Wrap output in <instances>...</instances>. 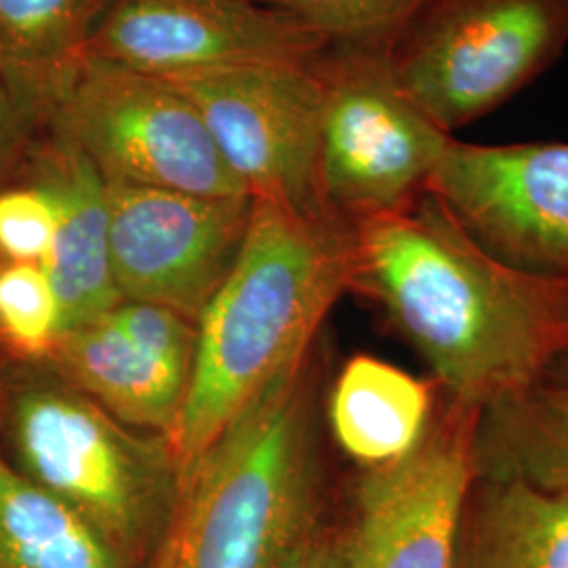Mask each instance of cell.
<instances>
[{
    "mask_svg": "<svg viewBox=\"0 0 568 568\" xmlns=\"http://www.w3.org/2000/svg\"><path fill=\"white\" fill-rule=\"evenodd\" d=\"M352 236V286L384 305L448 398L483 410L567 354L568 278L497 260L432 192Z\"/></svg>",
    "mask_w": 568,
    "mask_h": 568,
    "instance_id": "cell-1",
    "label": "cell"
},
{
    "mask_svg": "<svg viewBox=\"0 0 568 568\" xmlns=\"http://www.w3.org/2000/svg\"><path fill=\"white\" fill-rule=\"evenodd\" d=\"M352 278V225L253 201L241 253L196 321L182 413L169 436L182 478L265 387L304 365Z\"/></svg>",
    "mask_w": 568,
    "mask_h": 568,
    "instance_id": "cell-2",
    "label": "cell"
},
{
    "mask_svg": "<svg viewBox=\"0 0 568 568\" xmlns=\"http://www.w3.org/2000/svg\"><path fill=\"white\" fill-rule=\"evenodd\" d=\"M323 501L318 386L307 358L187 469L148 568H300L326 537Z\"/></svg>",
    "mask_w": 568,
    "mask_h": 568,
    "instance_id": "cell-3",
    "label": "cell"
},
{
    "mask_svg": "<svg viewBox=\"0 0 568 568\" xmlns=\"http://www.w3.org/2000/svg\"><path fill=\"white\" fill-rule=\"evenodd\" d=\"M18 375L0 398L13 466L93 528L124 568H148L178 506L171 438L112 417L65 377Z\"/></svg>",
    "mask_w": 568,
    "mask_h": 568,
    "instance_id": "cell-4",
    "label": "cell"
},
{
    "mask_svg": "<svg viewBox=\"0 0 568 568\" xmlns=\"http://www.w3.org/2000/svg\"><path fill=\"white\" fill-rule=\"evenodd\" d=\"M389 47L328 42L321 58L318 187L349 225L424 196L453 140L400 89Z\"/></svg>",
    "mask_w": 568,
    "mask_h": 568,
    "instance_id": "cell-5",
    "label": "cell"
},
{
    "mask_svg": "<svg viewBox=\"0 0 568 568\" xmlns=\"http://www.w3.org/2000/svg\"><path fill=\"white\" fill-rule=\"evenodd\" d=\"M568 47V0H432L394 37L396 81L453 135L508 103Z\"/></svg>",
    "mask_w": 568,
    "mask_h": 568,
    "instance_id": "cell-6",
    "label": "cell"
},
{
    "mask_svg": "<svg viewBox=\"0 0 568 568\" xmlns=\"http://www.w3.org/2000/svg\"><path fill=\"white\" fill-rule=\"evenodd\" d=\"M49 98L55 133L81 148L105 182L248 196L201 112L173 82L84 53L53 82Z\"/></svg>",
    "mask_w": 568,
    "mask_h": 568,
    "instance_id": "cell-7",
    "label": "cell"
},
{
    "mask_svg": "<svg viewBox=\"0 0 568 568\" xmlns=\"http://www.w3.org/2000/svg\"><path fill=\"white\" fill-rule=\"evenodd\" d=\"M478 413L440 392L422 443L396 464L363 469L333 537L344 568H455Z\"/></svg>",
    "mask_w": 568,
    "mask_h": 568,
    "instance_id": "cell-8",
    "label": "cell"
},
{
    "mask_svg": "<svg viewBox=\"0 0 568 568\" xmlns=\"http://www.w3.org/2000/svg\"><path fill=\"white\" fill-rule=\"evenodd\" d=\"M323 53L169 81L196 105L253 201L333 215L318 187Z\"/></svg>",
    "mask_w": 568,
    "mask_h": 568,
    "instance_id": "cell-9",
    "label": "cell"
},
{
    "mask_svg": "<svg viewBox=\"0 0 568 568\" xmlns=\"http://www.w3.org/2000/svg\"><path fill=\"white\" fill-rule=\"evenodd\" d=\"M105 183L121 300L164 305L196 325L241 253L253 199Z\"/></svg>",
    "mask_w": 568,
    "mask_h": 568,
    "instance_id": "cell-10",
    "label": "cell"
},
{
    "mask_svg": "<svg viewBox=\"0 0 568 568\" xmlns=\"http://www.w3.org/2000/svg\"><path fill=\"white\" fill-rule=\"evenodd\" d=\"M427 192L497 260L568 278V143L453 138Z\"/></svg>",
    "mask_w": 568,
    "mask_h": 568,
    "instance_id": "cell-11",
    "label": "cell"
},
{
    "mask_svg": "<svg viewBox=\"0 0 568 568\" xmlns=\"http://www.w3.org/2000/svg\"><path fill=\"white\" fill-rule=\"evenodd\" d=\"M328 41L260 0H112L87 55L178 81L316 58Z\"/></svg>",
    "mask_w": 568,
    "mask_h": 568,
    "instance_id": "cell-12",
    "label": "cell"
},
{
    "mask_svg": "<svg viewBox=\"0 0 568 568\" xmlns=\"http://www.w3.org/2000/svg\"><path fill=\"white\" fill-rule=\"evenodd\" d=\"M37 185L55 204V239L44 272L60 304L61 333L89 325L121 304L110 262L108 183L60 133L37 163Z\"/></svg>",
    "mask_w": 568,
    "mask_h": 568,
    "instance_id": "cell-13",
    "label": "cell"
},
{
    "mask_svg": "<svg viewBox=\"0 0 568 568\" xmlns=\"http://www.w3.org/2000/svg\"><path fill=\"white\" fill-rule=\"evenodd\" d=\"M53 356L65 377L126 426L171 436L190 375L131 344L105 316L61 333Z\"/></svg>",
    "mask_w": 568,
    "mask_h": 568,
    "instance_id": "cell-14",
    "label": "cell"
},
{
    "mask_svg": "<svg viewBox=\"0 0 568 568\" xmlns=\"http://www.w3.org/2000/svg\"><path fill=\"white\" fill-rule=\"evenodd\" d=\"M440 387L373 356L345 363L328 394L326 417L335 443L363 469L400 462L422 443Z\"/></svg>",
    "mask_w": 568,
    "mask_h": 568,
    "instance_id": "cell-15",
    "label": "cell"
},
{
    "mask_svg": "<svg viewBox=\"0 0 568 568\" xmlns=\"http://www.w3.org/2000/svg\"><path fill=\"white\" fill-rule=\"evenodd\" d=\"M474 469L568 493V352L520 392L478 413Z\"/></svg>",
    "mask_w": 568,
    "mask_h": 568,
    "instance_id": "cell-16",
    "label": "cell"
},
{
    "mask_svg": "<svg viewBox=\"0 0 568 568\" xmlns=\"http://www.w3.org/2000/svg\"><path fill=\"white\" fill-rule=\"evenodd\" d=\"M455 568H568V493L476 476Z\"/></svg>",
    "mask_w": 568,
    "mask_h": 568,
    "instance_id": "cell-17",
    "label": "cell"
},
{
    "mask_svg": "<svg viewBox=\"0 0 568 568\" xmlns=\"http://www.w3.org/2000/svg\"><path fill=\"white\" fill-rule=\"evenodd\" d=\"M0 568H124L102 537L0 447Z\"/></svg>",
    "mask_w": 568,
    "mask_h": 568,
    "instance_id": "cell-18",
    "label": "cell"
},
{
    "mask_svg": "<svg viewBox=\"0 0 568 568\" xmlns=\"http://www.w3.org/2000/svg\"><path fill=\"white\" fill-rule=\"evenodd\" d=\"M112 0H0V68L47 91L81 60Z\"/></svg>",
    "mask_w": 568,
    "mask_h": 568,
    "instance_id": "cell-19",
    "label": "cell"
},
{
    "mask_svg": "<svg viewBox=\"0 0 568 568\" xmlns=\"http://www.w3.org/2000/svg\"><path fill=\"white\" fill-rule=\"evenodd\" d=\"M328 42L394 41L432 0H260Z\"/></svg>",
    "mask_w": 568,
    "mask_h": 568,
    "instance_id": "cell-20",
    "label": "cell"
},
{
    "mask_svg": "<svg viewBox=\"0 0 568 568\" xmlns=\"http://www.w3.org/2000/svg\"><path fill=\"white\" fill-rule=\"evenodd\" d=\"M0 333L23 356L53 354L61 335L60 304L41 264L0 270Z\"/></svg>",
    "mask_w": 568,
    "mask_h": 568,
    "instance_id": "cell-21",
    "label": "cell"
},
{
    "mask_svg": "<svg viewBox=\"0 0 568 568\" xmlns=\"http://www.w3.org/2000/svg\"><path fill=\"white\" fill-rule=\"evenodd\" d=\"M105 318L145 354L190 375L196 325L175 310L148 302H126L112 307Z\"/></svg>",
    "mask_w": 568,
    "mask_h": 568,
    "instance_id": "cell-22",
    "label": "cell"
},
{
    "mask_svg": "<svg viewBox=\"0 0 568 568\" xmlns=\"http://www.w3.org/2000/svg\"><path fill=\"white\" fill-rule=\"evenodd\" d=\"M55 225V204L41 185L0 192V253L13 264H44Z\"/></svg>",
    "mask_w": 568,
    "mask_h": 568,
    "instance_id": "cell-23",
    "label": "cell"
},
{
    "mask_svg": "<svg viewBox=\"0 0 568 568\" xmlns=\"http://www.w3.org/2000/svg\"><path fill=\"white\" fill-rule=\"evenodd\" d=\"M20 105L11 91L0 82V171L11 163L21 142Z\"/></svg>",
    "mask_w": 568,
    "mask_h": 568,
    "instance_id": "cell-24",
    "label": "cell"
},
{
    "mask_svg": "<svg viewBox=\"0 0 568 568\" xmlns=\"http://www.w3.org/2000/svg\"><path fill=\"white\" fill-rule=\"evenodd\" d=\"M300 568H344L333 537L326 535L325 539L310 551V556Z\"/></svg>",
    "mask_w": 568,
    "mask_h": 568,
    "instance_id": "cell-25",
    "label": "cell"
}]
</instances>
